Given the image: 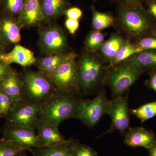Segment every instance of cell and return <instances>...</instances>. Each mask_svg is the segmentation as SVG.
I'll use <instances>...</instances> for the list:
<instances>
[{
  "label": "cell",
  "mask_w": 156,
  "mask_h": 156,
  "mask_svg": "<svg viewBox=\"0 0 156 156\" xmlns=\"http://www.w3.org/2000/svg\"><path fill=\"white\" fill-rule=\"evenodd\" d=\"M79 101L76 95L57 89L40 105L42 122L58 128L65 120L76 118Z\"/></svg>",
  "instance_id": "6da1fadb"
},
{
  "label": "cell",
  "mask_w": 156,
  "mask_h": 156,
  "mask_svg": "<svg viewBox=\"0 0 156 156\" xmlns=\"http://www.w3.org/2000/svg\"><path fill=\"white\" fill-rule=\"evenodd\" d=\"M20 77L22 100L31 103L40 105L57 90L50 78L40 72L27 70Z\"/></svg>",
  "instance_id": "7a4b0ae2"
},
{
  "label": "cell",
  "mask_w": 156,
  "mask_h": 156,
  "mask_svg": "<svg viewBox=\"0 0 156 156\" xmlns=\"http://www.w3.org/2000/svg\"><path fill=\"white\" fill-rule=\"evenodd\" d=\"M118 19L123 30L131 37L141 36L150 28L148 14L142 5L122 4L118 11Z\"/></svg>",
  "instance_id": "3957f363"
},
{
  "label": "cell",
  "mask_w": 156,
  "mask_h": 156,
  "mask_svg": "<svg viewBox=\"0 0 156 156\" xmlns=\"http://www.w3.org/2000/svg\"><path fill=\"white\" fill-rule=\"evenodd\" d=\"M78 67L80 90H91L104 78L106 67L102 59L94 53L89 52L83 54Z\"/></svg>",
  "instance_id": "277c9868"
},
{
  "label": "cell",
  "mask_w": 156,
  "mask_h": 156,
  "mask_svg": "<svg viewBox=\"0 0 156 156\" xmlns=\"http://www.w3.org/2000/svg\"><path fill=\"white\" fill-rule=\"evenodd\" d=\"M110 100L105 92L101 91L92 99L79 100L76 119L89 128L94 127L105 115H107Z\"/></svg>",
  "instance_id": "5b68a950"
},
{
  "label": "cell",
  "mask_w": 156,
  "mask_h": 156,
  "mask_svg": "<svg viewBox=\"0 0 156 156\" xmlns=\"http://www.w3.org/2000/svg\"><path fill=\"white\" fill-rule=\"evenodd\" d=\"M142 72L126 60L111 68L106 76L115 97L122 96Z\"/></svg>",
  "instance_id": "8992f818"
},
{
  "label": "cell",
  "mask_w": 156,
  "mask_h": 156,
  "mask_svg": "<svg viewBox=\"0 0 156 156\" xmlns=\"http://www.w3.org/2000/svg\"><path fill=\"white\" fill-rule=\"evenodd\" d=\"M5 118L7 124L27 127L36 131L42 122L40 105L22 100L15 105Z\"/></svg>",
  "instance_id": "52a82bcc"
},
{
  "label": "cell",
  "mask_w": 156,
  "mask_h": 156,
  "mask_svg": "<svg viewBox=\"0 0 156 156\" xmlns=\"http://www.w3.org/2000/svg\"><path fill=\"white\" fill-rule=\"evenodd\" d=\"M75 59L71 58L64 62L49 77L59 91L74 95L80 90L78 63Z\"/></svg>",
  "instance_id": "ba28073f"
},
{
  "label": "cell",
  "mask_w": 156,
  "mask_h": 156,
  "mask_svg": "<svg viewBox=\"0 0 156 156\" xmlns=\"http://www.w3.org/2000/svg\"><path fill=\"white\" fill-rule=\"evenodd\" d=\"M35 131L31 128L6 123L3 128L2 138L11 144L27 151L44 147Z\"/></svg>",
  "instance_id": "9c48e42d"
},
{
  "label": "cell",
  "mask_w": 156,
  "mask_h": 156,
  "mask_svg": "<svg viewBox=\"0 0 156 156\" xmlns=\"http://www.w3.org/2000/svg\"><path fill=\"white\" fill-rule=\"evenodd\" d=\"M38 46L42 53L47 56L65 53L67 39L61 27L50 26L40 31Z\"/></svg>",
  "instance_id": "30bf717a"
},
{
  "label": "cell",
  "mask_w": 156,
  "mask_h": 156,
  "mask_svg": "<svg viewBox=\"0 0 156 156\" xmlns=\"http://www.w3.org/2000/svg\"><path fill=\"white\" fill-rule=\"evenodd\" d=\"M111 117L110 127L101 135L111 133L115 131L126 132L130 128V111L128 105V95L115 97L110 100L107 113Z\"/></svg>",
  "instance_id": "8fae6325"
},
{
  "label": "cell",
  "mask_w": 156,
  "mask_h": 156,
  "mask_svg": "<svg viewBox=\"0 0 156 156\" xmlns=\"http://www.w3.org/2000/svg\"><path fill=\"white\" fill-rule=\"evenodd\" d=\"M124 142L130 147L148 150L156 144V138L153 131L143 127L130 128L126 133Z\"/></svg>",
  "instance_id": "7c38bea8"
},
{
  "label": "cell",
  "mask_w": 156,
  "mask_h": 156,
  "mask_svg": "<svg viewBox=\"0 0 156 156\" xmlns=\"http://www.w3.org/2000/svg\"><path fill=\"white\" fill-rule=\"evenodd\" d=\"M21 28L17 18L4 13L0 17V40L3 45L19 43Z\"/></svg>",
  "instance_id": "4fadbf2b"
},
{
  "label": "cell",
  "mask_w": 156,
  "mask_h": 156,
  "mask_svg": "<svg viewBox=\"0 0 156 156\" xmlns=\"http://www.w3.org/2000/svg\"><path fill=\"white\" fill-rule=\"evenodd\" d=\"M17 20L21 27L35 26L45 20L40 0H25L22 12Z\"/></svg>",
  "instance_id": "5bb4252c"
},
{
  "label": "cell",
  "mask_w": 156,
  "mask_h": 156,
  "mask_svg": "<svg viewBox=\"0 0 156 156\" xmlns=\"http://www.w3.org/2000/svg\"><path fill=\"white\" fill-rule=\"evenodd\" d=\"M0 60L9 65L16 63L25 67L35 64L37 59L32 51L21 45H16L9 53H1Z\"/></svg>",
  "instance_id": "9a60e30c"
},
{
  "label": "cell",
  "mask_w": 156,
  "mask_h": 156,
  "mask_svg": "<svg viewBox=\"0 0 156 156\" xmlns=\"http://www.w3.org/2000/svg\"><path fill=\"white\" fill-rule=\"evenodd\" d=\"M77 54L73 52L49 55L37 60L36 65L39 71L49 78L64 62L76 58Z\"/></svg>",
  "instance_id": "2e32d148"
},
{
  "label": "cell",
  "mask_w": 156,
  "mask_h": 156,
  "mask_svg": "<svg viewBox=\"0 0 156 156\" xmlns=\"http://www.w3.org/2000/svg\"><path fill=\"white\" fill-rule=\"evenodd\" d=\"M0 89L15 104L23 99V82L20 76L14 70L8 75L0 85Z\"/></svg>",
  "instance_id": "e0dca14e"
},
{
  "label": "cell",
  "mask_w": 156,
  "mask_h": 156,
  "mask_svg": "<svg viewBox=\"0 0 156 156\" xmlns=\"http://www.w3.org/2000/svg\"><path fill=\"white\" fill-rule=\"evenodd\" d=\"M58 128L43 122L39 125L37 130V135L44 147L60 145L67 140L59 132Z\"/></svg>",
  "instance_id": "ac0fdd59"
},
{
  "label": "cell",
  "mask_w": 156,
  "mask_h": 156,
  "mask_svg": "<svg viewBox=\"0 0 156 156\" xmlns=\"http://www.w3.org/2000/svg\"><path fill=\"white\" fill-rule=\"evenodd\" d=\"M78 142L76 140L70 139L56 146L36 148L28 151L32 153L33 156H73Z\"/></svg>",
  "instance_id": "d6986e66"
},
{
  "label": "cell",
  "mask_w": 156,
  "mask_h": 156,
  "mask_svg": "<svg viewBox=\"0 0 156 156\" xmlns=\"http://www.w3.org/2000/svg\"><path fill=\"white\" fill-rule=\"evenodd\" d=\"M127 42L119 34H112L99 49L104 60L110 63L121 48Z\"/></svg>",
  "instance_id": "ffe728a7"
},
{
  "label": "cell",
  "mask_w": 156,
  "mask_h": 156,
  "mask_svg": "<svg viewBox=\"0 0 156 156\" xmlns=\"http://www.w3.org/2000/svg\"><path fill=\"white\" fill-rule=\"evenodd\" d=\"M45 20L56 19L65 14L69 2L68 0H40Z\"/></svg>",
  "instance_id": "44dd1931"
},
{
  "label": "cell",
  "mask_w": 156,
  "mask_h": 156,
  "mask_svg": "<svg viewBox=\"0 0 156 156\" xmlns=\"http://www.w3.org/2000/svg\"><path fill=\"white\" fill-rule=\"evenodd\" d=\"M140 70L156 69V50H145L127 59Z\"/></svg>",
  "instance_id": "7402d4cb"
},
{
  "label": "cell",
  "mask_w": 156,
  "mask_h": 156,
  "mask_svg": "<svg viewBox=\"0 0 156 156\" xmlns=\"http://www.w3.org/2000/svg\"><path fill=\"white\" fill-rule=\"evenodd\" d=\"M91 10L92 15V25L94 30L101 31L114 24V17L110 14L97 11L94 6H91Z\"/></svg>",
  "instance_id": "603a6c76"
},
{
  "label": "cell",
  "mask_w": 156,
  "mask_h": 156,
  "mask_svg": "<svg viewBox=\"0 0 156 156\" xmlns=\"http://www.w3.org/2000/svg\"><path fill=\"white\" fill-rule=\"evenodd\" d=\"M144 50H145L127 41L120 49L112 61L109 64L108 69L126 61L131 56Z\"/></svg>",
  "instance_id": "cb8c5ba5"
},
{
  "label": "cell",
  "mask_w": 156,
  "mask_h": 156,
  "mask_svg": "<svg viewBox=\"0 0 156 156\" xmlns=\"http://www.w3.org/2000/svg\"><path fill=\"white\" fill-rule=\"evenodd\" d=\"M130 112L144 123L156 116V101L145 104L138 108L130 109Z\"/></svg>",
  "instance_id": "d4e9b609"
},
{
  "label": "cell",
  "mask_w": 156,
  "mask_h": 156,
  "mask_svg": "<svg viewBox=\"0 0 156 156\" xmlns=\"http://www.w3.org/2000/svg\"><path fill=\"white\" fill-rule=\"evenodd\" d=\"M25 0H2L0 6L4 13L15 18H18L21 14L25 4Z\"/></svg>",
  "instance_id": "484cf974"
},
{
  "label": "cell",
  "mask_w": 156,
  "mask_h": 156,
  "mask_svg": "<svg viewBox=\"0 0 156 156\" xmlns=\"http://www.w3.org/2000/svg\"><path fill=\"white\" fill-rule=\"evenodd\" d=\"M104 42V35L100 31L94 30L88 35L85 44L89 52L95 53Z\"/></svg>",
  "instance_id": "4316f807"
},
{
  "label": "cell",
  "mask_w": 156,
  "mask_h": 156,
  "mask_svg": "<svg viewBox=\"0 0 156 156\" xmlns=\"http://www.w3.org/2000/svg\"><path fill=\"white\" fill-rule=\"evenodd\" d=\"M25 150L11 144L2 138L0 139V156H15Z\"/></svg>",
  "instance_id": "83f0119b"
},
{
  "label": "cell",
  "mask_w": 156,
  "mask_h": 156,
  "mask_svg": "<svg viewBox=\"0 0 156 156\" xmlns=\"http://www.w3.org/2000/svg\"><path fill=\"white\" fill-rule=\"evenodd\" d=\"M16 104L12 99L0 89V117H5Z\"/></svg>",
  "instance_id": "f1b7e54d"
},
{
  "label": "cell",
  "mask_w": 156,
  "mask_h": 156,
  "mask_svg": "<svg viewBox=\"0 0 156 156\" xmlns=\"http://www.w3.org/2000/svg\"><path fill=\"white\" fill-rule=\"evenodd\" d=\"M73 156H98L95 150L88 146L78 142L76 145Z\"/></svg>",
  "instance_id": "f546056e"
},
{
  "label": "cell",
  "mask_w": 156,
  "mask_h": 156,
  "mask_svg": "<svg viewBox=\"0 0 156 156\" xmlns=\"http://www.w3.org/2000/svg\"><path fill=\"white\" fill-rule=\"evenodd\" d=\"M136 47L144 50H156V38L146 37L137 42Z\"/></svg>",
  "instance_id": "4dcf8cb0"
},
{
  "label": "cell",
  "mask_w": 156,
  "mask_h": 156,
  "mask_svg": "<svg viewBox=\"0 0 156 156\" xmlns=\"http://www.w3.org/2000/svg\"><path fill=\"white\" fill-rule=\"evenodd\" d=\"M65 14L67 18L79 20L83 15V11L77 7H72L66 9Z\"/></svg>",
  "instance_id": "1f68e13d"
},
{
  "label": "cell",
  "mask_w": 156,
  "mask_h": 156,
  "mask_svg": "<svg viewBox=\"0 0 156 156\" xmlns=\"http://www.w3.org/2000/svg\"><path fill=\"white\" fill-rule=\"evenodd\" d=\"M65 26L70 34H74L78 30L80 26L79 20L67 18L66 20Z\"/></svg>",
  "instance_id": "d6a6232c"
},
{
  "label": "cell",
  "mask_w": 156,
  "mask_h": 156,
  "mask_svg": "<svg viewBox=\"0 0 156 156\" xmlns=\"http://www.w3.org/2000/svg\"><path fill=\"white\" fill-rule=\"evenodd\" d=\"M13 71L10 65L0 60V85L6 77Z\"/></svg>",
  "instance_id": "836d02e7"
},
{
  "label": "cell",
  "mask_w": 156,
  "mask_h": 156,
  "mask_svg": "<svg viewBox=\"0 0 156 156\" xmlns=\"http://www.w3.org/2000/svg\"><path fill=\"white\" fill-rule=\"evenodd\" d=\"M147 85L156 92V71L151 74L149 80L147 82Z\"/></svg>",
  "instance_id": "e575fe53"
},
{
  "label": "cell",
  "mask_w": 156,
  "mask_h": 156,
  "mask_svg": "<svg viewBox=\"0 0 156 156\" xmlns=\"http://www.w3.org/2000/svg\"><path fill=\"white\" fill-rule=\"evenodd\" d=\"M144 0H122L123 5L131 6H141Z\"/></svg>",
  "instance_id": "d590c367"
},
{
  "label": "cell",
  "mask_w": 156,
  "mask_h": 156,
  "mask_svg": "<svg viewBox=\"0 0 156 156\" xmlns=\"http://www.w3.org/2000/svg\"><path fill=\"white\" fill-rule=\"evenodd\" d=\"M149 14L156 19V2H151L149 6Z\"/></svg>",
  "instance_id": "8d00e7d4"
},
{
  "label": "cell",
  "mask_w": 156,
  "mask_h": 156,
  "mask_svg": "<svg viewBox=\"0 0 156 156\" xmlns=\"http://www.w3.org/2000/svg\"><path fill=\"white\" fill-rule=\"evenodd\" d=\"M148 156H156V144L149 149Z\"/></svg>",
  "instance_id": "74e56055"
},
{
  "label": "cell",
  "mask_w": 156,
  "mask_h": 156,
  "mask_svg": "<svg viewBox=\"0 0 156 156\" xmlns=\"http://www.w3.org/2000/svg\"><path fill=\"white\" fill-rule=\"evenodd\" d=\"M26 150L20 152L15 156H27L26 154Z\"/></svg>",
  "instance_id": "f35d334b"
},
{
  "label": "cell",
  "mask_w": 156,
  "mask_h": 156,
  "mask_svg": "<svg viewBox=\"0 0 156 156\" xmlns=\"http://www.w3.org/2000/svg\"><path fill=\"white\" fill-rule=\"evenodd\" d=\"M3 48V45L2 44V42H1V40H0V54L1 53H3L2 52Z\"/></svg>",
  "instance_id": "ab89813d"
},
{
  "label": "cell",
  "mask_w": 156,
  "mask_h": 156,
  "mask_svg": "<svg viewBox=\"0 0 156 156\" xmlns=\"http://www.w3.org/2000/svg\"><path fill=\"white\" fill-rule=\"evenodd\" d=\"M151 2H156V0H150Z\"/></svg>",
  "instance_id": "60d3db41"
},
{
  "label": "cell",
  "mask_w": 156,
  "mask_h": 156,
  "mask_svg": "<svg viewBox=\"0 0 156 156\" xmlns=\"http://www.w3.org/2000/svg\"><path fill=\"white\" fill-rule=\"evenodd\" d=\"M1 115V111H0V115Z\"/></svg>",
  "instance_id": "b9f144b4"
},
{
  "label": "cell",
  "mask_w": 156,
  "mask_h": 156,
  "mask_svg": "<svg viewBox=\"0 0 156 156\" xmlns=\"http://www.w3.org/2000/svg\"><path fill=\"white\" fill-rule=\"evenodd\" d=\"M1 1H2V0H0V3H1Z\"/></svg>",
  "instance_id": "7bdbcfd3"
},
{
  "label": "cell",
  "mask_w": 156,
  "mask_h": 156,
  "mask_svg": "<svg viewBox=\"0 0 156 156\" xmlns=\"http://www.w3.org/2000/svg\"><path fill=\"white\" fill-rule=\"evenodd\" d=\"M94 1H98V0H94Z\"/></svg>",
  "instance_id": "ee69618b"
},
{
  "label": "cell",
  "mask_w": 156,
  "mask_h": 156,
  "mask_svg": "<svg viewBox=\"0 0 156 156\" xmlns=\"http://www.w3.org/2000/svg\"><path fill=\"white\" fill-rule=\"evenodd\" d=\"M155 36H156V33H155Z\"/></svg>",
  "instance_id": "f6af8a7d"
},
{
  "label": "cell",
  "mask_w": 156,
  "mask_h": 156,
  "mask_svg": "<svg viewBox=\"0 0 156 156\" xmlns=\"http://www.w3.org/2000/svg\"><path fill=\"white\" fill-rule=\"evenodd\" d=\"M1 136H0V139H1Z\"/></svg>",
  "instance_id": "bcb514c9"
},
{
  "label": "cell",
  "mask_w": 156,
  "mask_h": 156,
  "mask_svg": "<svg viewBox=\"0 0 156 156\" xmlns=\"http://www.w3.org/2000/svg\"><path fill=\"white\" fill-rule=\"evenodd\" d=\"M0 17H1V16H0Z\"/></svg>",
  "instance_id": "7dc6e473"
}]
</instances>
